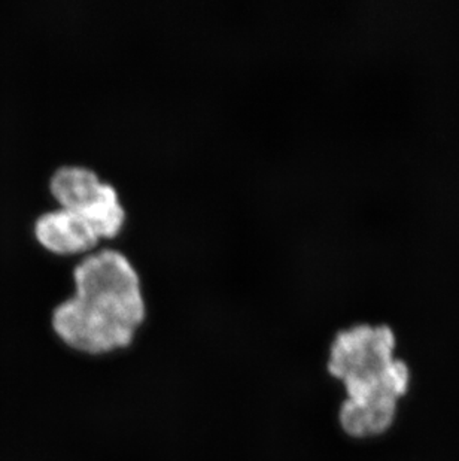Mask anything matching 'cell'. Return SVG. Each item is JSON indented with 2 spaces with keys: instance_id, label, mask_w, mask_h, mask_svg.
Masks as SVG:
<instances>
[{
  "instance_id": "cell-1",
  "label": "cell",
  "mask_w": 459,
  "mask_h": 461,
  "mask_svg": "<svg viewBox=\"0 0 459 461\" xmlns=\"http://www.w3.org/2000/svg\"><path fill=\"white\" fill-rule=\"evenodd\" d=\"M72 292L50 312L52 335L70 353L102 358L135 344L148 318L142 276L130 256L112 244L76 257Z\"/></svg>"
},
{
  "instance_id": "cell-2",
  "label": "cell",
  "mask_w": 459,
  "mask_h": 461,
  "mask_svg": "<svg viewBox=\"0 0 459 461\" xmlns=\"http://www.w3.org/2000/svg\"><path fill=\"white\" fill-rule=\"evenodd\" d=\"M394 331L385 324H354L333 336L324 369L340 384L338 426L351 439H373L394 426L410 370L395 356Z\"/></svg>"
},
{
  "instance_id": "cell-3",
  "label": "cell",
  "mask_w": 459,
  "mask_h": 461,
  "mask_svg": "<svg viewBox=\"0 0 459 461\" xmlns=\"http://www.w3.org/2000/svg\"><path fill=\"white\" fill-rule=\"evenodd\" d=\"M48 192L57 206L83 215L102 240L112 242L126 226L127 209L122 193L93 166L60 163L50 174Z\"/></svg>"
},
{
  "instance_id": "cell-4",
  "label": "cell",
  "mask_w": 459,
  "mask_h": 461,
  "mask_svg": "<svg viewBox=\"0 0 459 461\" xmlns=\"http://www.w3.org/2000/svg\"><path fill=\"white\" fill-rule=\"evenodd\" d=\"M33 235L45 251L57 257L83 256L102 242L99 233L83 215L57 205L36 217Z\"/></svg>"
}]
</instances>
